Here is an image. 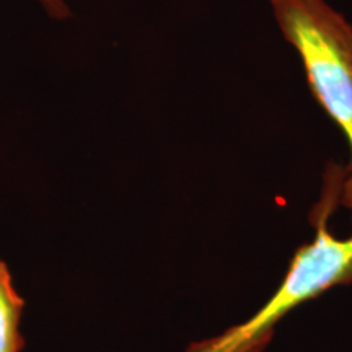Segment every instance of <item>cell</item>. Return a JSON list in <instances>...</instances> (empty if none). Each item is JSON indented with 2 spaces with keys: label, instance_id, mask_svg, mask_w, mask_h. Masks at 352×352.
I'll list each match as a JSON object with an SVG mask.
<instances>
[{
  "label": "cell",
  "instance_id": "6da1fadb",
  "mask_svg": "<svg viewBox=\"0 0 352 352\" xmlns=\"http://www.w3.org/2000/svg\"><path fill=\"white\" fill-rule=\"evenodd\" d=\"M344 178L346 170H328L323 197L315 212V239L297 250L283 283L267 302L243 323L210 340L195 342L186 352H263L277 323L290 311L334 285L351 283L352 233L340 239L329 230V215L340 202Z\"/></svg>",
  "mask_w": 352,
  "mask_h": 352
},
{
  "label": "cell",
  "instance_id": "7a4b0ae2",
  "mask_svg": "<svg viewBox=\"0 0 352 352\" xmlns=\"http://www.w3.org/2000/svg\"><path fill=\"white\" fill-rule=\"evenodd\" d=\"M271 10L300 59L311 96L349 147L340 202L352 214V23L328 0H271Z\"/></svg>",
  "mask_w": 352,
  "mask_h": 352
},
{
  "label": "cell",
  "instance_id": "3957f363",
  "mask_svg": "<svg viewBox=\"0 0 352 352\" xmlns=\"http://www.w3.org/2000/svg\"><path fill=\"white\" fill-rule=\"evenodd\" d=\"M23 305V298L13 287L10 271L0 259V352H20L23 347L19 329Z\"/></svg>",
  "mask_w": 352,
  "mask_h": 352
},
{
  "label": "cell",
  "instance_id": "277c9868",
  "mask_svg": "<svg viewBox=\"0 0 352 352\" xmlns=\"http://www.w3.org/2000/svg\"><path fill=\"white\" fill-rule=\"evenodd\" d=\"M46 12L54 19H67L70 15V8L67 6V0H39Z\"/></svg>",
  "mask_w": 352,
  "mask_h": 352
}]
</instances>
